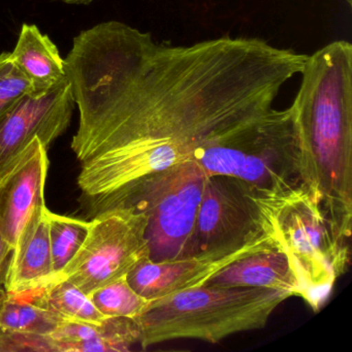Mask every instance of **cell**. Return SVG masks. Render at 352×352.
Instances as JSON below:
<instances>
[{
    "label": "cell",
    "mask_w": 352,
    "mask_h": 352,
    "mask_svg": "<svg viewBox=\"0 0 352 352\" xmlns=\"http://www.w3.org/2000/svg\"><path fill=\"white\" fill-rule=\"evenodd\" d=\"M307 57L259 38L166 46L118 21L80 32L65 63L79 110L71 147L87 217L269 112Z\"/></svg>",
    "instance_id": "obj_1"
},
{
    "label": "cell",
    "mask_w": 352,
    "mask_h": 352,
    "mask_svg": "<svg viewBox=\"0 0 352 352\" xmlns=\"http://www.w3.org/2000/svg\"><path fill=\"white\" fill-rule=\"evenodd\" d=\"M292 102L298 181L318 199L335 234L352 230V45L336 41L307 57Z\"/></svg>",
    "instance_id": "obj_2"
},
{
    "label": "cell",
    "mask_w": 352,
    "mask_h": 352,
    "mask_svg": "<svg viewBox=\"0 0 352 352\" xmlns=\"http://www.w3.org/2000/svg\"><path fill=\"white\" fill-rule=\"evenodd\" d=\"M249 192L259 230L287 259L296 296L318 312L349 265V243L335 234L318 199L302 183Z\"/></svg>",
    "instance_id": "obj_3"
},
{
    "label": "cell",
    "mask_w": 352,
    "mask_h": 352,
    "mask_svg": "<svg viewBox=\"0 0 352 352\" xmlns=\"http://www.w3.org/2000/svg\"><path fill=\"white\" fill-rule=\"evenodd\" d=\"M290 292L257 287L203 285L151 300L138 319L143 349L174 340L218 343L263 329Z\"/></svg>",
    "instance_id": "obj_4"
},
{
    "label": "cell",
    "mask_w": 352,
    "mask_h": 352,
    "mask_svg": "<svg viewBox=\"0 0 352 352\" xmlns=\"http://www.w3.org/2000/svg\"><path fill=\"white\" fill-rule=\"evenodd\" d=\"M192 158L208 176L232 177L250 189L300 182V149L292 108L272 109L204 146Z\"/></svg>",
    "instance_id": "obj_5"
},
{
    "label": "cell",
    "mask_w": 352,
    "mask_h": 352,
    "mask_svg": "<svg viewBox=\"0 0 352 352\" xmlns=\"http://www.w3.org/2000/svg\"><path fill=\"white\" fill-rule=\"evenodd\" d=\"M208 178L191 157L146 177L107 210L135 207L145 212L152 261L188 256L192 254L197 213Z\"/></svg>",
    "instance_id": "obj_6"
},
{
    "label": "cell",
    "mask_w": 352,
    "mask_h": 352,
    "mask_svg": "<svg viewBox=\"0 0 352 352\" xmlns=\"http://www.w3.org/2000/svg\"><path fill=\"white\" fill-rule=\"evenodd\" d=\"M147 226L145 212L135 207L113 208L98 214L90 219L87 238L77 254L46 285L69 281L89 294L126 276L135 265L150 259Z\"/></svg>",
    "instance_id": "obj_7"
},
{
    "label": "cell",
    "mask_w": 352,
    "mask_h": 352,
    "mask_svg": "<svg viewBox=\"0 0 352 352\" xmlns=\"http://www.w3.org/2000/svg\"><path fill=\"white\" fill-rule=\"evenodd\" d=\"M75 104L67 77L45 94L20 98L0 119V178L34 140L48 149L69 129Z\"/></svg>",
    "instance_id": "obj_8"
},
{
    "label": "cell",
    "mask_w": 352,
    "mask_h": 352,
    "mask_svg": "<svg viewBox=\"0 0 352 352\" xmlns=\"http://www.w3.org/2000/svg\"><path fill=\"white\" fill-rule=\"evenodd\" d=\"M274 248L270 239L261 232L243 244L230 245L193 253L170 261L146 259L126 275L131 287L150 300L189 288L205 285L228 265L259 251Z\"/></svg>",
    "instance_id": "obj_9"
},
{
    "label": "cell",
    "mask_w": 352,
    "mask_h": 352,
    "mask_svg": "<svg viewBox=\"0 0 352 352\" xmlns=\"http://www.w3.org/2000/svg\"><path fill=\"white\" fill-rule=\"evenodd\" d=\"M261 234L247 185L226 176L206 182L193 236V253L243 244Z\"/></svg>",
    "instance_id": "obj_10"
},
{
    "label": "cell",
    "mask_w": 352,
    "mask_h": 352,
    "mask_svg": "<svg viewBox=\"0 0 352 352\" xmlns=\"http://www.w3.org/2000/svg\"><path fill=\"white\" fill-rule=\"evenodd\" d=\"M49 166L48 149L36 139L0 178V232L12 250L34 213L46 206Z\"/></svg>",
    "instance_id": "obj_11"
},
{
    "label": "cell",
    "mask_w": 352,
    "mask_h": 352,
    "mask_svg": "<svg viewBox=\"0 0 352 352\" xmlns=\"http://www.w3.org/2000/svg\"><path fill=\"white\" fill-rule=\"evenodd\" d=\"M48 210L44 206L34 213L12 250L3 285L7 294L44 287L53 276Z\"/></svg>",
    "instance_id": "obj_12"
},
{
    "label": "cell",
    "mask_w": 352,
    "mask_h": 352,
    "mask_svg": "<svg viewBox=\"0 0 352 352\" xmlns=\"http://www.w3.org/2000/svg\"><path fill=\"white\" fill-rule=\"evenodd\" d=\"M141 338L135 319L108 317L100 324L61 320L49 333L52 352H126Z\"/></svg>",
    "instance_id": "obj_13"
},
{
    "label": "cell",
    "mask_w": 352,
    "mask_h": 352,
    "mask_svg": "<svg viewBox=\"0 0 352 352\" xmlns=\"http://www.w3.org/2000/svg\"><path fill=\"white\" fill-rule=\"evenodd\" d=\"M205 285L284 290L296 296V282L287 259L277 249L253 253L216 274Z\"/></svg>",
    "instance_id": "obj_14"
},
{
    "label": "cell",
    "mask_w": 352,
    "mask_h": 352,
    "mask_svg": "<svg viewBox=\"0 0 352 352\" xmlns=\"http://www.w3.org/2000/svg\"><path fill=\"white\" fill-rule=\"evenodd\" d=\"M11 55L32 83L34 94H45L67 77L65 59L58 49L48 36L32 24L22 25Z\"/></svg>",
    "instance_id": "obj_15"
},
{
    "label": "cell",
    "mask_w": 352,
    "mask_h": 352,
    "mask_svg": "<svg viewBox=\"0 0 352 352\" xmlns=\"http://www.w3.org/2000/svg\"><path fill=\"white\" fill-rule=\"evenodd\" d=\"M12 296L24 298L65 320L100 324L108 318L98 310L87 294L69 281L54 282Z\"/></svg>",
    "instance_id": "obj_16"
},
{
    "label": "cell",
    "mask_w": 352,
    "mask_h": 352,
    "mask_svg": "<svg viewBox=\"0 0 352 352\" xmlns=\"http://www.w3.org/2000/svg\"><path fill=\"white\" fill-rule=\"evenodd\" d=\"M61 320L53 313L7 292L0 300V331L47 336Z\"/></svg>",
    "instance_id": "obj_17"
},
{
    "label": "cell",
    "mask_w": 352,
    "mask_h": 352,
    "mask_svg": "<svg viewBox=\"0 0 352 352\" xmlns=\"http://www.w3.org/2000/svg\"><path fill=\"white\" fill-rule=\"evenodd\" d=\"M47 215L54 277L69 265L81 248L89 232L90 220L59 215L50 210Z\"/></svg>",
    "instance_id": "obj_18"
},
{
    "label": "cell",
    "mask_w": 352,
    "mask_h": 352,
    "mask_svg": "<svg viewBox=\"0 0 352 352\" xmlns=\"http://www.w3.org/2000/svg\"><path fill=\"white\" fill-rule=\"evenodd\" d=\"M88 296L98 310L107 317H126L138 320L151 304V300L131 287L126 276L92 290Z\"/></svg>",
    "instance_id": "obj_19"
},
{
    "label": "cell",
    "mask_w": 352,
    "mask_h": 352,
    "mask_svg": "<svg viewBox=\"0 0 352 352\" xmlns=\"http://www.w3.org/2000/svg\"><path fill=\"white\" fill-rule=\"evenodd\" d=\"M28 94H34V87L14 63L11 53L0 54V119Z\"/></svg>",
    "instance_id": "obj_20"
},
{
    "label": "cell",
    "mask_w": 352,
    "mask_h": 352,
    "mask_svg": "<svg viewBox=\"0 0 352 352\" xmlns=\"http://www.w3.org/2000/svg\"><path fill=\"white\" fill-rule=\"evenodd\" d=\"M12 248L0 232V287H3L8 263L11 256Z\"/></svg>",
    "instance_id": "obj_21"
},
{
    "label": "cell",
    "mask_w": 352,
    "mask_h": 352,
    "mask_svg": "<svg viewBox=\"0 0 352 352\" xmlns=\"http://www.w3.org/2000/svg\"><path fill=\"white\" fill-rule=\"evenodd\" d=\"M56 1H60V3H67V5L74 6H86L90 5L94 3V0H56Z\"/></svg>",
    "instance_id": "obj_22"
},
{
    "label": "cell",
    "mask_w": 352,
    "mask_h": 352,
    "mask_svg": "<svg viewBox=\"0 0 352 352\" xmlns=\"http://www.w3.org/2000/svg\"><path fill=\"white\" fill-rule=\"evenodd\" d=\"M6 296V292L5 289H3V287H0V300L3 298V296Z\"/></svg>",
    "instance_id": "obj_23"
},
{
    "label": "cell",
    "mask_w": 352,
    "mask_h": 352,
    "mask_svg": "<svg viewBox=\"0 0 352 352\" xmlns=\"http://www.w3.org/2000/svg\"><path fill=\"white\" fill-rule=\"evenodd\" d=\"M346 1H347V3H349L350 6H351L352 0H346Z\"/></svg>",
    "instance_id": "obj_24"
}]
</instances>
